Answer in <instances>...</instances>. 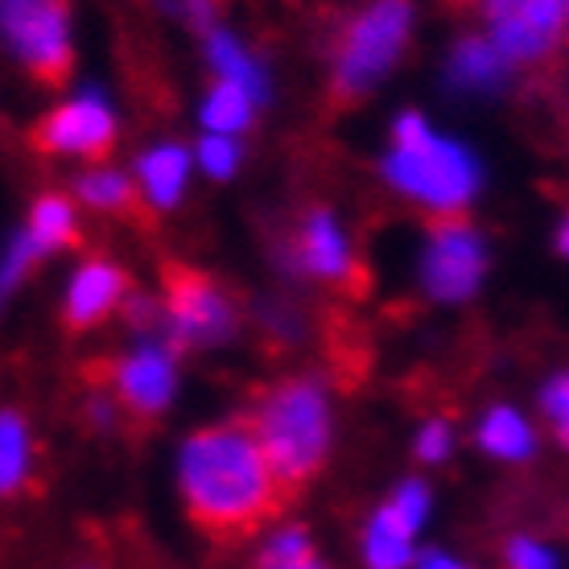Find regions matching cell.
<instances>
[{
  "instance_id": "cell-3",
  "label": "cell",
  "mask_w": 569,
  "mask_h": 569,
  "mask_svg": "<svg viewBox=\"0 0 569 569\" xmlns=\"http://www.w3.org/2000/svg\"><path fill=\"white\" fill-rule=\"evenodd\" d=\"M248 429L284 491L310 483L335 441V409L318 376H289L257 397Z\"/></svg>"
},
{
  "instance_id": "cell-8",
  "label": "cell",
  "mask_w": 569,
  "mask_h": 569,
  "mask_svg": "<svg viewBox=\"0 0 569 569\" xmlns=\"http://www.w3.org/2000/svg\"><path fill=\"white\" fill-rule=\"evenodd\" d=\"M487 264H491V252H487L483 231L470 219L455 214V219H438L429 228L426 243H421V260H417V281L429 301L458 306L483 289Z\"/></svg>"
},
{
  "instance_id": "cell-6",
  "label": "cell",
  "mask_w": 569,
  "mask_h": 569,
  "mask_svg": "<svg viewBox=\"0 0 569 569\" xmlns=\"http://www.w3.org/2000/svg\"><path fill=\"white\" fill-rule=\"evenodd\" d=\"M0 46L42 87H62L71 74V0H0Z\"/></svg>"
},
{
  "instance_id": "cell-2",
  "label": "cell",
  "mask_w": 569,
  "mask_h": 569,
  "mask_svg": "<svg viewBox=\"0 0 569 569\" xmlns=\"http://www.w3.org/2000/svg\"><path fill=\"white\" fill-rule=\"evenodd\" d=\"M380 170L400 199L438 219L462 214L483 190V166L475 149L438 132L421 112H400L392 120Z\"/></svg>"
},
{
  "instance_id": "cell-11",
  "label": "cell",
  "mask_w": 569,
  "mask_h": 569,
  "mask_svg": "<svg viewBox=\"0 0 569 569\" xmlns=\"http://www.w3.org/2000/svg\"><path fill=\"white\" fill-rule=\"evenodd\" d=\"M433 496L421 479H405L376 508L363 528V569H409L417 557V532L429 520Z\"/></svg>"
},
{
  "instance_id": "cell-15",
  "label": "cell",
  "mask_w": 569,
  "mask_h": 569,
  "mask_svg": "<svg viewBox=\"0 0 569 569\" xmlns=\"http://www.w3.org/2000/svg\"><path fill=\"white\" fill-rule=\"evenodd\" d=\"M512 62L499 54L483 33H470L462 42H455V50L446 58V83L462 96H499L512 83Z\"/></svg>"
},
{
  "instance_id": "cell-28",
  "label": "cell",
  "mask_w": 569,
  "mask_h": 569,
  "mask_svg": "<svg viewBox=\"0 0 569 569\" xmlns=\"http://www.w3.org/2000/svg\"><path fill=\"white\" fill-rule=\"evenodd\" d=\"M557 252L569 260V214L561 219V231H557Z\"/></svg>"
},
{
  "instance_id": "cell-16",
  "label": "cell",
  "mask_w": 569,
  "mask_h": 569,
  "mask_svg": "<svg viewBox=\"0 0 569 569\" xmlns=\"http://www.w3.org/2000/svg\"><path fill=\"white\" fill-rule=\"evenodd\" d=\"M207 62H211V71L219 83L240 87V91H248L257 103L269 100V74L260 67V58L223 26L207 29Z\"/></svg>"
},
{
  "instance_id": "cell-4",
  "label": "cell",
  "mask_w": 569,
  "mask_h": 569,
  "mask_svg": "<svg viewBox=\"0 0 569 569\" xmlns=\"http://www.w3.org/2000/svg\"><path fill=\"white\" fill-rule=\"evenodd\" d=\"M413 0H371V4H363L335 42V62H330L335 96L339 100L371 96L400 67V58L413 42Z\"/></svg>"
},
{
  "instance_id": "cell-24",
  "label": "cell",
  "mask_w": 569,
  "mask_h": 569,
  "mask_svg": "<svg viewBox=\"0 0 569 569\" xmlns=\"http://www.w3.org/2000/svg\"><path fill=\"white\" fill-rule=\"evenodd\" d=\"M541 413H545V421L553 426L557 441H561V446H569V371H557L553 380L545 385Z\"/></svg>"
},
{
  "instance_id": "cell-23",
  "label": "cell",
  "mask_w": 569,
  "mask_h": 569,
  "mask_svg": "<svg viewBox=\"0 0 569 569\" xmlns=\"http://www.w3.org/2000/svg\"><path fill=\"white\" fill-rule=\"evenodd\" d=\"M194 161L202 166L207 178L228 182V178H236V170H240V141H236V137L207 132V137L199 141V149H194Z\"/></svg>"
},
{
  "instance_id": "cell-10",
  "label": "cell",
  "mask_w": 569,
  "mask_h": 569,
  "mask_svg": "<svg viewBox=\"0 0 569 569\" xmlns=\"http://www.w3.org/2000/svg\"><path fill=\"white\" fill-rule=\"evenodd\" d=\"M120 124H116L112 103L100 96H79L50 108L33 124V149L46 157H74V161H96L103 166L116 149Z\"/></svg>"
},
{
  "instance_id": "cell-1",
  "label": "cell",
  "mask_w": 569,
  "mask_h": 569,
  "mask_svg": "<svg viewBox=\"0 0 569 569\" xmlns=\"http://www.w3.org/2000/svg\"><path fill=\"white\" fill-rule=\"evenodd\" d=\"M178 491L186 516L211 541H240L257 532L289 496L248 421H219L190 433L178 450Z\"/></svg>"
},
{
  "instance_id": "cell-17",
  "label": "cell",
  "mask_w": 569,
  "mask_h": 569,
  "mask_svg": "<svg viewBox=\"0 0 569 569\" xmlns=\"http://www.w3.org/2000/svg\"><path fill=\"white\" fill-rule=\"evenodd\" d=\"M479 446L499 462H528L537 455V426L512 405H496L479 421Z\"/></svg>"
},
{
  "instance_id": "cell-19",
  "label": "cell",
  "mask_w": 569,
  "mask_h": 569,
  "mask_svg": "<svg viewBox=\"0 0 569 569\" xmlns=\"http://www.w3.org/2000/svg\"><path fill=\"white\" fill-rule=\"evenodd\" d=\"M74 199L91 207L96 214H132L141 211L137 202V186H132L129 173H120L116 166H91L74 178Z\"/></svg>"
},
{
  "instance_id": "cell-14",
  "label": "cell",
  "mask_w": 569,
  "mask_h": 569,
  "mask_svg": "<svg viewBox=\"0 0 569 569\" xmlns=\"http://www.w3.org/2000/svg\"><path fill=\"white\" fill-rule=\"evenodd\" d=\"M190 166H194V153L178 141H161L153 149H144L141 161H137V202L141 211L149 214H166L173 211L186 194V182H190Z\"/></svg>"
},
{
  "instance_id": "cell-13",
  "label": "cell",
  "mask_w": 569,
  "mask_h": 569,
  "mask_svg": "<svg viewBox=\"0 0 569 569\" xmlns=\"http://www.w3.org/2000/svg\"><path fill=\"white\" fill-rule=\"evenodd\" d=\"M129 298V272L108 257H91L74 269L67 298H62V327L83 335L108 322Z\"/></svg>"
},
{
  "instance_id": "cell-18",
  "label": "cell",
  "mask_w": 569,
  "mask_h": 569,
  "mask_svg": "<svg viewBox=\"0 0 569 569\" xmlns=\"http://www.w3.org/2000/svg\"><path fill=\"white\" fill-rule=\"evenodd\" d=\"M21 236H26L29 248H33L38 257L74 248V243H79V211H74V202L62 199V194H42V199L33 202L29 223Z\"/></svg>"
},
{
  "instance_id": "cell-12",
  "label": "cell",
  "mask_w": 569,
  "mask_h": 569,
  "mask_svg": "<svg viewBox=\"0 0 569 569\" xmlns=\"http://www.w3.org/2000/svg\"><path fill=\"white\" fill-rule=\"evenodd\" d=\"M289 264L310 281H351L356 277V248H351V236L339 223V214L327 207H313L301 214V223L293 228V243H289Z\"/></svg>"
},
{
  "instance_id": "cell-27",
  "label": "cell",
  "mask_w": 569,
  "mask_h": 569,
  "mask_svg": "<svg viewBox=\"0 0 569 569\" xmlns=\"http://www.w3.org/2000/svg\"><path fill=\"white\" fill-rule=\"evenodd\" d=\"M413 566L417 569H467L458 557H450V553H441V549H426V553H417L413 557Z\"/></svg>"
},
{
  "instance_id": "cell-26",
  "label": "cell",
  "mask_w": 569,
  "mask_h": 569,
  "mask_svg": "<svg viewBox=\"0 0 569 569\" xmlns=\"http://www.w3.org/2000/svg\"><path fill=\"white\" fill-rule=\"evenodd\" d=\"M503 561H508V569H561L553 549L545 541H537V537H512Z\"/></svg>"
},
{
  "instance_id": "cell-7",
  "label": "cell",
  "mask_w": 569,
  "mask_h": 569,
  "mask_svg": "<svg viewBox=\"0 0 569 569\" xmlns=\"http://www.w3.org/2000/svg\"><path fill=\"white\" fill-rule=\"evenodd\" d=\"M96 392L112 400L124 421L153 426L170 413L173 397H178V351L166 339L144 335L124 356L103 363Z\"/></svg>"
},
{
  "instance_id": "cell-25",
  "label": "cell",
  "mask_w": 569,
  "mask_h": 569,
  "mask_svg": "<svg viewBox=\"0 0 569 569\" xmlns=\"http://www.w3.org/2000/svg\"><path fill=\"white\" fill-rule=\"evenodd\" d=\"M413 446H417V458H421V462L438 467V462H446L450 450H455V429L446 426L441 417H429V421H421V429H417Z\"/></svg>"
},
{
  "instance_id": "cell-20",
  "label": "cell",
  "mask_w": 569,
  "mask_h": 569,
  "mask_svg": "<svg viewBox=\"0 0 569 569\" xmlns=\"http://www.w3.org/2000/svg\"><path fill=\"white\" fill-rule=\"evenodd\" d=\"M33 475V438L17 409H0V499L17 496Z\"/></svg>"
},
{
  "instance_id": "cell-5",
  "label": "cell",
  "mask_w": 569,
  "mask_h": 569,
  "mask_svg": "<svg viewBox=\"0 0 569 569\" xmlns=\"http://www.w3.org/2000/svg\"><path fill=\"white\" fill-rule=\"evenodd\" d=\"M161 327L173 351H211L236 339L240 310L223 284L190 264H166V289H161Z\"/></svg>"
},
{
  "instance_id": "cell-9",
  "label": "cell",
  "mask_w": 569,
  "mask_h": 569,
  "mask_svg": "<svg viewBox=\"0 0 569 569\" xmlns=\"http://www.w3.org/2000/svg\"><path fill=\"white\" fill-rule=\"evenodd\" d=\"M483 38L512 67H532L553 54L569 29V9L561 0H479Z\"/></svg>"
},
{
  "instance_id": "cell-22",
  "label": "cell",
  "mask_w": 569,
  "mask_h": 569,
  "mask_svg": "<svg viewBox=\"0 0 569 569\" xmlns=\"http://www.w3.org/2000/svg\"><path fill=\"white\" fill-rule=\"evenodd\" d=\"M257 569H327V566H322V557L313 549L310 532L289 525V528H277L269 541H264V549L257 557Z\"/></svg>"
},
{
  "instance_id": "cell-29",
  "label": "cell",
  "mask_w": 569,
  "mask_h": 569,
  "mask_svg": "<svg viewBox=\"0 0 569 569\" xmlns=\"http://www.w3.org/2000/svg\"><path fill=\"white\" fill-rule=\"evenodd\" d=\"M561 4H566V9H569V0H561Z\"/></svg>"
},
{
  "instance_id": "cell-21",
  "label": "cell",
  "mask_w": 569,
  "mask_h": 569,
  "mask_svg": "<svg viewBox=\"0 0 569 569\" xmlns=\"http://www.w3.org/2000/svg\"><path fill=\"white\" fill-rule=\"evenodd\" d=\"M257 108L260 103L240 91V87L231 83H219L214 79L211 91H207V100H202V124L207 132H219V137H240V132L252 129V120H257Z\"/></svg>"
}]
</instances>
